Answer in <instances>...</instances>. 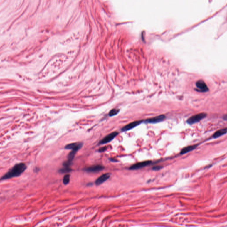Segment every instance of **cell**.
Returning <instances> with one entry per match:
<instances>
[{
	"instance_id": "1",
	"label": "cell",
	"mask_w": 227,
	"mask_h": 227,
	"mask_svg": "<svg viewBox=\"0 0 227 227\" xmlns=\"http://www.w3.org/2000/svg\"><path fill=\"white\" fill-rule=\"evenodd\" d=\"M27 168L25 163H17L8 172L0 178V181L8 180L13 177L20 176Z\"/></svg>"
},
{
	"instance_id": "2",
	"label": "cell",
	"mask_w": 227,
	"mask_h": 227,
	"mask_svg": "<svg viewBox=\"0 0 227 227\" xmlns=\"http://www.w3.org/2000/svg\"><path fill=\"white\" fill-rule=\"evenodd\" d=\"M206 116L207 114L206 113H199L198 114L191 116L187 120L186 122L188 124H189V125H192V124L199 122L203 119L206 118Z\"/></svg>"
},
{
	"instance_id": "3",
	"label": "cell",
	"mask_w": 227,
	"mask_h": 227,
	"mask_svg": "<svg viewBox=\"0 0 227 227\" xmlns=\"http://www.w3.org/2000/svg\"><path fill=\"white\" fill-rule=\"evenodd\" d=\"M196 88L195 89V90L200 93H206L208 92L209 88L206 83L202 80H199L197 81L196 83Z\"/></svg>"
},
{
	"instance_id": "4",
	"label": "cell",
	"mask_w": 227,
	"mask_h": 227,
	"mask_svg": "<svg viewBox=\"0 0 227 227\" xmlns=\"http://www.w3.org/2000/svg\"><path fill=\"white\" fill-rule=\"evenodd\" d=\"M119 133L117 132H114L110 134H109L107 135L106 136V137H104L102 140L100 141L99 142V144L100 145H104V144H107L109 142L113 140L118 135Z\"/></svg>"
},
{
	"instance_id": "5",
	"label": "cell",
	"mask_w": 227,
	"mask_h": 227,
	"mask_svg": "<svg viewBox=\"0 0 227 227\" xmlns=\"http://www.w3.org/2000/svg\"><path fill=\"white\" fill-rule=\"evenodd\" d=\"M166 117L165 115H160L150 119H147L145 121H143V122L146 123H151V124H154V123H158L163 121L166 119Z\"/></svg>"
},
{
	"instance_id": "6",
	"label": "cell",
	"mask_w": 227,
	"mask_h": 227,
	"mask_svg": "<svg viewBox=\"0 0 227 227\" xmlns=\"http://www.w3.org/2000/svg\"><path fill=\"white\" fill-rule=\"evenodd\" d=\"M152 162L151 161H146L142 162L136 163V164L132 165L129 168V169L132 170H137V169L142 168L145 167L150 165Z\"/></svg>"
},
{
	"instance_id": "7",
	"label": "cell",
	"mask_w": 227,
	"mask_h": 227,
	"mask_svg": "<svg viewBox=\"0 0 227 227\" xmlns=\"http://www.w3.org/2000/svg\"><path fill=\"white\" fill-rule=\"evenodd\" d=\"M143 122V120L136 121L133 122L131 123H129L127 125L124 126L121 129L122 131V132H125V131H128L134 128L137 126H139L140 124Z\"/></svg>"
},
{
	"instance_id": "8",
	"label": "cell",
	"mask_w": 227,
	"mask_h": 227,
	"mask_svg": "<svg viewBox=\"0 0 227 227\" xmlns=\"http://www.w3.org/2000/svg\"><path fill=\"white\" fill-rule=\"evenodd\" d=\"M104 167L101 165H95L84 169V171L90 173H95L100 172L104 169Z\"/></svg>"
},
{
	"instance_id": "9",
	"label": "cell",
	"mask_w": 227,
	"mask_h": 227,
	"mask_svg": "<svg viewBox=\"0 0 227 227\" xmlns=\"http://www.w3.org/2000/svg\"><path fill=\"white\" fill-rule=\"evenodd\" d=\"M83 145V144L81 142L72 143L66 145L64 148L66 149H72V150H75L78 151L79 149L81 148Z\"/></svg>"
},
{
	"instance_id": "10",
	"label": "cell",
	"mask_w": 227,
	"mask_h": 227,
	"mask_svg": "<svg viewBox=\"0 0 227 227\" xmlns=\"http://www.w3.org/2000/svg\"><path fill=\"white\" fill-rule=\"evenodd\" d=\"M110 174L109 173H106V174H103L101 176H100L99 178L96 179L95 181V184L97 186L101 185L102 183L105 182L107 180L109 179L110 177Z\"/></svg>"
},
{
	"instance_id": "11",
	"label": "cell",
	"mask_w": 227,
	"mask_h": 227,
	"mask_svg": "<svg viewBox=\"0 0 227 227\" xmlns=\"http://www.w3.org/2000/svg\"><path fill=\"white\" fill-rule=\"evenodd\" d=\"M197 145H193V146H188L182 149V150L180 152V154L181 155L184 154H187L190 151H193L194 149H195L197 147Z\"/></svg>"
},
{
	"instance_id": "12",
	"label": "cell",
	"mask_w": 227,
	"mask_h": 227,
	"mask_svg": "<svg viewBox=\"0 0 227 227\" xmlns=\"http://www.w3.org/2000/svg\"><path fill=\"white\" fill-rule=\"evenodd\" d=\"M226 133H227V128L221 129L217 130L213 134V139H217V138L221 137L223 135L225 134Z\"/></svg>"
},
{
	"instance_id": "13",
	"label": "cell",
	"mask_w": 227,
	"mask_h": 227,
	"mask_svg": "<svg viewBox=\"0 0 227 227\" xmlns=\"http://www.w3.org/2000/svg\"><path fill=\"white\" fill-rule=\"evenodd\" d=\"M77 152V151L76 150H72V151L68 155V160L67 161L71 162V163H72V162L73 160L75 154Z\"/></svg>"
},
{
	"instance_id": "14",
	"label": "cell",
	"mask_w": 227,
	"mask_h": 227,
	"mask_svg": "<svg viewBox=\"0 0 227 227\" xmlns=\"http://www.w3.org/2000/svg\"><path fill=\"white\" fill-rule=\"evenodd\" d=\"M63 184L64 185H68V183L70 182V175L68 174L65 175L64 176H63Z\"/></svg>"
},
{
	"instance_id": "15",
	"label": "cell",
	"mask_w": 227,
	"mask_h": 227,
	"mask_svg": "<svg viewBox=\"0 0 227 227\" xmlns=\"http://www.w3.org/2000/svg\"><path fill=\"white\" fill-rule=\"evenodd\" d=\"M120 110V109H113L111 110L110 111L109 113V115L110 116V117L115 116V115L118 114V113H119Z\"/></svg>"
},
{
	"instance_id": "16",
	"label": "cell",
	"mask_w": 227,
	"mask_h": 227,
	"mask_svg": "<svg viewBox=\"0 0 227 227\" xmlns=\"http://www.w3.org/2000/svg\"><path fill=\"white\" fill-rule=\"evenodd\" d=\"M72 171V169L70 167H63V168L59 170V172L63 174H67Z\"/></svg>"
},
{
	"instance_id": "17",
	"label": "cell",
	"mask_w": 227,
	"mask_h": 227,
	"mask_svg": "<svg viewBox=\"0 0 227 227\" xmlns=\"http://www.w3.org/2000/svg\"><path fill=\"white\" fill-rule=\"evenodd\" d=\"M162 167H161V166H156V167H154L152 168V169H153V170H155V171H157V170H160L161 169H162Z\"/></svg>"
},
{
	"instance_id": "18",
	"label": "cell",
	"mask_w": 227,
	"mask_h": 227,
	"mask_svg": "<svg viewBox=\"0 0 227 227\" xmlns=\"http://www.w3.org/2000/svg\"><path fill=\"white\" fill-rule=\"evenodd\" d=\"M107 147H101L100 148V149H99V151L100 152H104V151H106V150H107Z\"/></svg>"
},
{
	"instance_id": "19",
	"label": "cell",
	"mask_w": 227,
	"mask_h": 227,
	"mask_svg": "<svg viewBox=\"0 0 227 227\" xmlns=\"http://www.w3.org/2000/svg\"><path fill=\"white\" fill-rule=\"evenodd\" d=\"M110 160L112 162H117V161L116 160V159H113V158H110Z\"/></svg>"
},
{
	"instance_id": "20",
	"label": "cell",
	"mask_w": 227,
	"mask_h": 227,
	"mask_svg": "<svg viewBox=\"0 0 227 227\" xmlns=\"http://www.w3.org/2000/svg\"><path fill=\"white\" fill-rule=\"evenodd\" d=\"M223 120H227V115H225L223 116Z\"/></svg>"
}]
</instances>
